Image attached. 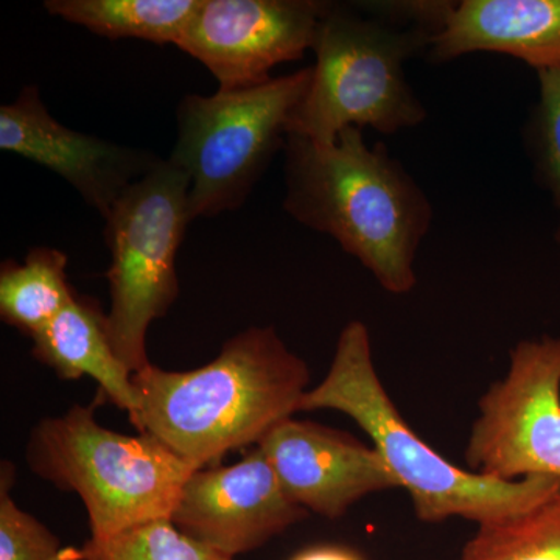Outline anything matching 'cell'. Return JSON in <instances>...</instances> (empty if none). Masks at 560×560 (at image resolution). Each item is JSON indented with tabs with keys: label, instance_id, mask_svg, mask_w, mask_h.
Listing matches in <instances>:
<instances>
[{
	"label": "cell",
	"instance_id": "obj_1",
	"mask_svg": "<svg viewBox=\"0 0 560 560\" xmlns=\"http://www.w3.org/2000/svg\"><path fill=\"white\" fill-rule=\"evenodd\" d=\"M311 370L272 327H250L224 342L219 355L191 371L149 364L132 374L138 410L130 422L194 470L259 445L300 411Z\"/></svg>",
	"mask_w": 560,
	"mask_h": 560
},
{
	"label": "cell",
	"instance_id": "obj_2",
	"mask_svg": "<svg viewBox=\"0 0 560 560\" xmlns=\"http://www.w3.org/2000/svg\"><path fill=\"white\" fill-rule=\"evenodd\" d=\"M283 209L330 235L393 294L415 289V260L433 223L425 191L382 143L360 128L334 143L287 136Z\"/></svg>",
	"mask_w": 560,
	"mask_h": 560
},
{
	"label": "cell",
	"instance_id": "obj_3",
	"mask_svg": "<svg viewBox=\"0 0 560 560\" xmlns=\"http://www.w3.org/2000/svg\"><path fill=\"white\" fill-rule=\"evenodd\" d=\"M451 2L330 3L319 22L312 81L289 136L334 143L345 128L394 135L418 127L427 110L405 62L429 49Z\"/></svg>",
	"mask_w": 560,
	"mask_h": 560
},
{
	"label": "cell",
	"instance_id": "obj_4",
	"mask_svg": "<svg viewBox=\"0 0 560 560\" xmlns=\"http://www.w3.org/2000/svg\"><path fill=\"white\" fill-rule=\"evenodd\" d=\"M315 410L345 412L359 423L410 493L420 522L459 517L480 526L529 510L560 490L555 478L501 481L460 469L420 440L378 378L370 330L360 320L341 330L329 372L302 397L300 411Z\"/></svg>",
	"mask_w": 560,
	"mask_h": 560
},
{
	"label": "cell",
	"instance_id": "obj_5",
	"mask_svg": "<svg viewBox=\"0 0 560 560\" xmlns=\"http://www.w3.org/2000/svg\"><path fill=\"white\" fill-rule=\"evenodd\" d=\"M25 460L40 480L80 497L92 539L171 518L194 471L150 434L102 427L95 405H73L65 415L40 419Z\"/></svg>",
	"mask_w": 560,
	"mask_h": 560
},
{
	"label": "cell",
	"instance_id": "obj_6",
	"mask_svg": "<svg viewBox=\"0 0 560 560\" xmlns=\"http://www.w3.org/2000/svg\"><path fill=\"white\" fill-rule=\"evenodd\" d=\"M312 68L256 86L189 94L178 106V139L168 161L190 179L191 221L245 205L279 150Z\"/></svg>",
	"mask_w": 560,
	"mask_h": 560
},
{
	"label": "cell",
	"instance_id": "obj_7",
	"mask_svg": "<svg viewBox=\"0 0 560 560\" xmlns=\"http://www.w3.org/2000/svg\"><path fill=\"white\" fill-rule=\"evenodd\" d=\"M189 190V176L162 160L120 195L105 219L106 326L117 359L131 374L149 366L147 331L179 296L176 254L191 221Z\"/></svg>",
	"mask_w": 560,
	"mask_h": 560
},
{
	"label": "cell",
	"instance_id": "obj_8",
	"mask_svg": "<svg viewBox=\"0 0 560 560\" xmlns=\"http://www.w3.org/2000/svg\"><path fill=\"white\" fill-rule=\"evenodd\" d=\"M478 408L467 470L501 481H560V338L515 345L506 377L490 385Z\"/></svg>",
	"mask_w": 560,
	"mask_h": 560
},
{
	"label": "cell",
	"instance_id": "obj_9",
	"mask_svg": "<svg viewBox=\"0 0 560 560\" xmlns=\"http://www.w3.org/2000/svg\"><path fill=\"white\" fill-rule=\"evenodd\" d=\"M327 7L318 0H202L176 47L202 62L220 90L256 86L276 66L313 49Z\"/></svg>",
	"mask_w": 560,
	"mask_h": 560
},
{
	"label": "cell",
	"instance_id": "obj_10",
	"mask_svg": "<svg viewBox=\"0 0 560 560\" xmlns=\"http://www.w3.org/2000/svg\"><path fill=\"white\" fill-rule=\"evenodd\" d=\"M311 515L291 499L259 445L231 466L194 470L171 521L180 533L235 559Z\"/></svg>",
	"mask_w": 560,
	"mask_h": 560
},
{
	"label": "cell",
	"instance_id": "obj_11",
	"mask_svg": "<svg viewBox=\"0 0 560 560\" xmlns=\"http://www.w3.org/2000/svg\"><path fill=\"white\" fill-rule=\"evenodd\" d=\"M0 149L57 173L103 219L132 183L162 161L147 151L70 130L50 116L33 84L16 101L0 106Z\"/></svg>",
	"mask_w": 560,
	"mask_h": 560
},
{
	"label": "cell",
	"instance_id": "obj_12",
	"mask_svg": "<svg viewBox=\"0 0 560 560\" xmlns=\"http://www.w3.org/2000/svg\"><path fill=\"white\" fill-rule=\"evenodd\" d=\"M259 447L291 499L329 521L348 514L364 497L400 489L374 445L319 423L283 420Z\"/></svg>",
	"mask_w": 560,
	"mask_h": 560
},
{
	"label": "cell",
	"instance_id": "obj_13",
	"mask_svg": "<svg viewBox=\"0 0 560 560\" xmlns=\"http://www.w3.org/2000/svg\"><path fill=\"white\" fill-rule=\"evenodd\" d=\"M429 57L447 62L475 54L510 55L536 69L560 66V0L451 2Z\"/></svg>",
	"mask_w": 560,
	"mask_h": 560
},
{
	"label": "cell",
	"instance_id": "obj_14",
	"mask_svg": "<svg viewBox=\"0 0 560 560\" xmlns=\"http://www.w3.org/2000/svg\"><path fill=\"white\" fill-rule=\"evenodd\" d=\"M32 355L61 381L92 377L105 400L127 411L138 410L132 374L110 346L106 315L101 304L77 294L47 326L32 335Z\"/></svg>",
	"mask_w": 560,
	"mask_h": 560
},
{
	"label": "cell",
	"instance_id": "obj_15",
	"mask_svg": "<svg viewBox=\"0 0 560 560\" xmlns=\"http://www.w3.org/2000/svg\"><path fill=\"white\" fill-rule=\"evenodd\" d=\"M202 0H46L51 16L108 39L178 44Z\"/></svg>",
	"mask_w": 560,
	"mask_h": 560
},
{
	"label": "cell",
	"instance_id": "obj_16",
	"mask_svg": "<svg viewBox=\"0 0 560 560\" xmlns=\"http://www.w3.org/2000/svg\"><path fill=\"white\" fill-rule=\"evenodd\" d=\"M68 256L38 246L24 264L0 268V318L28 338L50 323L77 296L68 279Z\"/></svg>",
	"mask_w": 560,
	"mask_h": 560
},
{
	"label": "cell",
	"instance_id": "obj_17",
	"mask_svg": "<svg viewBox=\"0 0 560 560\" xmlns=\"http://www.w3.org/2000/svg\"><path fill=\"white\" fill-rule=\"evenodd\" d=\"M459 560H560V490L529 510L478 526Z\"/></svg>",
	"mask_w": 560,
	"mask_h": 560
},
{
	"label": "cell",
	"instance_id": "obj_18",
	"mask_svg": "<svg viewBox=\"0 0 560 560\" xmlns=\"http://www.w3.org/2000/svg\"><path fill=\"white\" fill-rule=\"evenodd\" d=\"M62 560H234L176 528L171 518L140 523L106 539L62 550Z\"/></svg>",
	"mask_w": 560,
	"mask_h": 560
},
{
	"label": "cell",
	"instance_id": "obj_19",
	"mask_svg": "<svg viewBox=\"0 0 560 560\" xmlns=\"http://www.w3.org/2000/svg\"><path fill=\"white\" fill-rule=\"evenodd\" d=\"M539 101L526 127V143L537 179L550 191L559 213L555 241L560 246V66L537 72Z\"/></svg>",
	"mask_w": 560,
	"mask_h": 560
},
{
	"label": "cell",
	"instance_id": "obj_20",
	"mask_svg": "<svg viewBox=\"0 0 560 560\" xmlns=\"http://www.w3.org/2000/svg\"><path fill=\"white\" fill-rule=\"evenodd\" d=\"M16 469L0 467V560H62L61 541L35 515L18 506L11 495Z\"/></svg>",
	"mask_w": 560,
	"mask_h": 560
},
{
	"label": "cell",
	"instance_id": "obj_21",
	"mask_svg": "<svg viewBox=\"0 0 560 560\" xmlns=\"http://www.w3.org/2000/svg\"><path fill=\"white\" fill-rule=\"evenodd\" d=\"M291 560H363L355 552L348 550V548L330 547H313L308 550L300 552Z\"/></svg>",
	"mask_w": 560,
	"mask_h": 560
}]
</instances>
